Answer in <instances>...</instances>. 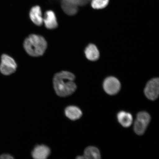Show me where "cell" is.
<instances>
[{"instance_id": "cell-11", "label": "cell", "mask_w": 159, "mask_h": 159, "mask_svg": "<svg viewBox=\"0 0 159 159\" xmlns=\"http://www.w3.org/2000/svg\"><path fill=\"white\" fill-rule=\"evenodd\" d=\"M117 119L120 124L125 128H128L132 125L133 117L130 113L124 111H120L117 115Z\"/></svg>"}, {"instance_id": "cell-7", "label": "cell", "mask_w": 159, "mask_h": 159, "mask_svg": "<svg viewBox=\"0 0 159 159\" xmlns=\"http://www.w3.org/2000/svg\"><path fill=\"white\" fill-rule=\"evenodd\" d=\"M43 23L47 29L53 30L57 28L58 23L54 12L51 10L46 11L43 17Z\"/></svg>"}, {"instance_id": "cell-10", "label": "cell", "mask_w": 159, "mask_h": 159, "mask_svg": "<svg viewBox=\"0 0 159 159\" xmlns=\"http://www.w3.org/2000/svg\"><path fill=\"white\" fill-rule=\"evenodd\" d=\"M65 114L66 116L70 120H75L81 118L82 112L78 107L70 106L65 109Z\"/></svg>"}, {"instance_id": "cell-12", "label": "cell", "mask_w": 159, "mask_h": 159, "mask_svg": "<svg viewBox=\"0 0 159 159\" xmlns=\"http://www.w3.org/2000/svg\"><path fill=\"white\" fill-rule=\"evenodd\" d=\"M83 156L86 159H99L101 158L98 149L94 146H89L85 148Z\"/></svg>"}, {"instance_id": "cell-9", "label": "cell", "mask_w": 159, "mask_h": 159, "mask_svg": "<svg viewBox=\"0 0 159 159\" xmlns=\"http://www.w3.org/2000/svg\"><path fill=\"white\" fill-rule=\"evenodd\" d=\"M86 58L90 61H96L99 57V52L98 48L95 45L90 44L87 46L84 51Z\"/></svg>"}, {"instance_id": "cell-16", "label": "cell", "mask_w": 159, "mask_h": 159, "mask_svg": "<svg viewBox=\"0 0 159 159\" xmlns=\"http://www.w3.org/2000/svg\"><path fill=\"white\" fill-rule=\"evenodd\" d=\"M13 158V157L9 154H3L0 156V159H11Z\"/></svg>"}, {"instance_id": "cell-3", "label": "cell", "mask_w": 159, "mask_h": 159, "mask_svg": "<svg viewBox=\"0 0 159 159\" xmlns=\"http://www.w3.org/2000/svg\"><path fill=\"white\" fill-rule=\"evenodd\" d=\"M17 68V65L12 57L7 54L1 57V62L0 64V71L5 75H10L15 72Z\"/></svg>"}, {"instance_id": "cell-15", "label": "cell", "mask_w": 159, "mask_h": 159, "mask_svg": "<svg viewBox=\"0 0 159 159\" xmlns=\"http://www.w3.org/2000/svg\"><path fill=\"white\" fill-rule=\"evenodd\" d=\"M137 119L139 120L143 121L148 125L151 120V116L148 112L142 111L138 113L137 116Z\"/></svg>"}, {"instance_id": "cell-6", "label": "cell", "mask_w": 159, "mask_h": 159, "mask_svg": "<svg viewBox=\"0 0 159 159\" xmlns=\"http://www.w3.org/2000/svg\"><path fill=\"white\" fill-rule=\"evenodd\" d=\"M29 16L32 21L37 26H41L43 23V17L41 7L39 5L33 6L30 10Z\"/></svg>"}, {"instance_id": "cell-2", "label": "cell", "mask_w": 159, "mask_h": 159, "mask_svg": "<svg viewBox=\"0 0 159 159\" xmlns=\"http://www.w3.org/2000/svg\"><path fill=\"white\" fill-rule=\"evenodd\" d=\"M24 48L29 55L33 57H39L43 55L47 47L46 40L42 36L32 34L25 39Z\"/></svg>"}, {"instance_id": "cell-17", "label": "cell", "mask_w": 159, "mask_h": 159, "mask_svg": "<svg viewBox=\"0 0 159 159\" xmlns=\"http://www.w3.org/2000/svg\"><path fill=\"white\" fill-rule=\"evenodd\" d=\"M76 158L78 159H85L84 156H78Z\"/></svg>"}, {"instance_id": "cell-14", "label": "cell", "mask_w": 159, "mask_h": 159, "mask_svg": "<svg viewBox=\"0 0 159 159\" xmlns=\"http://www.w3.org/2000/svg\"><path fill=\"white\" fill-rule=\"evenodd\" d=\"M109 0H91V6L95 9L105 8L109 3Z\"/></svg>"}, {"instance_id": "cell-8", "label": "cell", "mask_w": 159, "mask_h": 159, "mask_svg": "<svg viewBox=\"0 0 159 159\" xmlns=\"http://www.w3.org/2000/svg\"><path fill=\"white\" fill-rule=\"evenodd\" d=\"M50 149L45 145H37L35 146L32 152V156L35 159H45L48 157L50 154Z\"/></svg>"}, {"instance_id": "cell-4", "label": "cell", "mask_w": 159, "mask_h": 159, "mask_svg": "<svg viewBox=\"0 0 159 159\" xmlns=\"http://www.w3.org/2000/svg\"><path fill=\"white\" fill-rule=\"evenodd\" d=\"M144 93L147 98L150 100H156L159 94V79L155 78L149 80L145 87Z\"/></svg>"}, {"instance_id": "cell-13", "label": "cell", "mask_w": 159, "mask_h": 159, "mask_svg": "<svg viewBox=\"0 0 159 159\" xmlns=\"http://www.w3.org/2000/svg\"><path fill=\"white\" fill-rule=\"evenodd\" d=\"M148 125L143 121L136 119L134 124V130L136 134L139 135H142L144 134Z\"/></svg>"}, {"instance_id": "cell-5", "label": "cell", "mask_w": 159, "mask_h": 159, "mask_svg": "<svg viewBox=\"0 0 159 159\" xmlns=\"http://www.w3.org/2000/svg\"><path fill=\"white\" fill-rule=\"evenodd\" d=\"M103 86L107 94L114 95L117 94L120 91L121 84L120 81L116 77L110 76L105 80Z\"/></svg>"}, {"instance_id": "cell-1", "label": "cell", "mask_w": 159, "mask_h": 159, "mask_svg": "<svg viewBox=\"0 0 159 159\" xmlns=\"http://www.w3.org/2000/svg\"><path fill=\"white\" fill-rule=\"evenodd\" d=\"M75 76L68 71H62L55 74L53 77V87L59 96L65 97L74 93L77 89L74 82Z\"/></svg>"}]
</instances>
